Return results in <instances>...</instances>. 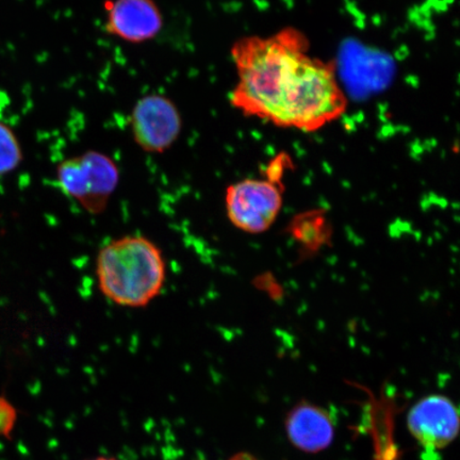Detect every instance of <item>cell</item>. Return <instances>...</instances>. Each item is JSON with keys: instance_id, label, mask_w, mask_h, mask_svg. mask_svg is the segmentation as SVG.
Masks as SVG:
<instances>
[{"instance_id": "1", "label": "cell", "mask_w": 460, "mask_h": 460, "mask_svg": "<svg viewBox=\"0 0 460 460\" xmlns=\"http://www.w3.org/2000/svg\"><path fill=\"white\" fill-rule=\"evenodd\" d=\"M230 55L238 78L230 103L246 117L313 132L347 111L335 66L313 56L307 37L296 28L241 38Z\"/></svg>"}, {"instance_id": "2", "label": "cell", "mask_w": 460, "mask_h": 460, "mask_svg": "<svg viewBox=\"0 0 460 460\" xmlns=\"http://www.w3.org/2000/svg\"><path fill=\"white\" fill-rule=\"evenodd\" d=\"M100 290L119 306L146 307L165 283L163 252L139 234L124 235L103 246L96 258Z\"/></svg>"}, {"instance_id": "3", "label": "cell", "mask_w": 460, "mask_h": 460, "mask_svg": "<svg viewBox=\"0 0 460 460\" xmlns=\"http://www.w3.org/2000/svg\"><path fill=\"white\" fill-rule=\"evenodd\" d=\"M57 181L66 197L89 214L101 215L119 186V170L106 154L88 151L63 160L57 168Z\"/></svg>"}, {"instance_id": "4", "label": "cell", "mask_w": 460, "mask_h": 460, "mask_svg": "<svg viewBox=\"0 0 460 460\" xmlns=\"http://www.w3.org/2000/svg\"><path fill=\"white\" fill-rule=\"evenodd\" d=\"M285 155L272 161L268 180L247 178L229 186L226 204L230 222L245 233L266 232L278 217L283 205L279 178L284 171Z\"/></svg>"}, {"instance_id": "5", "label": "cell", "mask_w": 460, "mask_h": 460, "mask_svg": "<svg viewBox=\"0 0 460 460\" xmlns=\"http://www.w3.org/2000/svg\"><path fill=\"white\" fill-rule=\"evenodd\" d=\"M132 139L142 151L163 154L180 137L182 118L174 102L153 93L141 97L132 108L129 119Z\"/></svg>"}, {"instance_id": "6", "label": "cell", "mask_w": 460, "mask_h": 460, "mask_svg": "<svg viewBox=\"0 0 460 460\" xmlns=\"http://www.w3.org/2000/svg\"><path fill=\"white\" fill-rule=\"evenodd\" d=\"M103 29L111 36L131 44L156 38L164 28V15L155 0H109Z\"/></svg>"}, {"instance_id": "7", "label": "cell", "mask_w": 460, "mask_h": 460, "mask_svg": "<svg viewBox=\"0 0 460 460\" xmlns=\"http://www.w3.org/2000/svg\"><path fill=\"white\" fill-rule=\"evenodd\" d=\"M407 425L425 447L444 448L458 435L457 407L444 395H429L411 408Z\"/></svg>"}, {"instance_id": "8", "label": "cell", "mask_w": 460, "mask_h": 460, "mask_svg": "<svg viewBox=\"0 0 460 460\" xmlns=\"http://www.w3.org/2000/svg\"><path fill=\"white\" fill-rule=\"evenodd\" d=\"M286 430L291 444L306 453H319L332 445L335 425L323 408L301 402L286 419Z\"/></svg>"}, {"instance_id": "9", "label": "cell", "mask_w": 460, "mask_h": 460, "mask_svg": "<svg viewBox=\"0 0 460 460\" xmlns=\"http://www.w3.org/2000/svg\"><path fill=\"white\" fill-rule=\"evenodd\" d=\"M22 161L21 144L13 130L0 122V176L19 168Z\"/></svg>"}, {"instance_id": "10", "label": "cell", "mask_w": 460, "mask_h": 460, "mask_svg": "<svg viewBox=\"0 0 460 460\" xmlns=\"http://www.w3.org/2000/svg\"><path fill=\"white\" fill-rule=\"evenodd\" d=\"M17 413L8 400L0 396V436L9 437L13 431Z\"/></svg>"}, {"instance_id": "11", "label": "cell", "mask_w": 460, "mask_h": 460, "mask_svg": "<svg viewBox=\"0 0 460 460\" xmlns=\"http://www.w3.org/2000/svg\"><path fill=\"white\" fill-rule=\"evenodd\" d=\"M229 460H259V459L256 458L254 456H252V454H250V453L241 452V453L235 454V456H234Z\"/></svg>"}, {"instance_id": "12", "label": "cell", "mask_w": 460, "mask_h": 460, "mask_svg": "<svg viewBox=\"0 0 460 460\" xmlns=\"http://www.w3.org/2000/svg\"><path fill=\"white\" fill-rule=\"evenodd\" d=\"M96 460H114V459H108V458H99V459H96Z\"/></svg>"}]
</instances>
